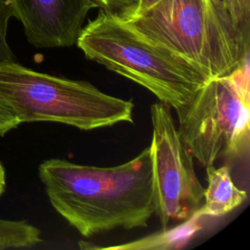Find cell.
<instances>
[{"label": "cell", "instance_id": "6da1fadb", "mask_svg": "<svg viewBox=\"0 0 250 250\" xmlns=\"http://www.w3.org/2000/svg\"><path fill=\"white\" fill-rule=\"evenodd\" d=\"M38 175L53 208L85 237L144 228L155 213L150 146L112 167L47 159Z\"/></svg>", "mask_w": 250, "mask_h": 250}, {"label": "cell", "instance_id": "7a4b0ae2", "mask_svg": "<svg viewBox=\"0 0 250 250\" xmlns=\"http://www.w3.org/2000/svg\"><path fill=\"white\" fill-rule=\"evenodd\" d=\"M124 21L208 78L249 65L250 40L238 33L221 0H160Z\"/></svg>", "mask_w": 250, "mask_h": 250}, {"label": "cell", "instance_id": "3957f363", "mask_svg": "<svg viewBox=\"0 0 250 250\" xmlns=\"http://www.w3.org/2000/svg\"><path fill=\"white\" fill-rule=\"evenodd\" d=\"M76 45L89 60L145 87L174 109L189 102L209 79L124 21L103 11L83 26Z\"/></svg>", "mask_w": 250, "mask_h": 250}, {"label": "cell", "instance_id": "277c9868", "mask_svg": "<svg viewBox=\"0 0 250 250\" xmlns=\"http://www.w3.org/2000/svg\"><path fill=\"white\" fill-rule=\"evenodd\" d=\"M0 99L20 123L49 121L81 130L133 122L134 104L90 82L59 77L16 61L0 63Z\"/></svg>", "mask_w": 250, "mask_h": 250}, {"label": "cell", "instance_id": "5b68a950", "mask_svg": "<svg viewBox=\"0 0 250 250\" xmlns=\"http://www.w3.org/2000/svg\"><path fill=\"white\" fill-rule=\"evenodd\" d=\"M209 78L189 102L177 107L178 130L201 165L221 158H242L249 152L248 67Z\"/></svg>", "mask_w": 250, "mask_h": 250}, {"label": "cell", "instance_id": "8992f818", "mask_svg": "<svg viewBox=\"0 0 250 250\" xmlns=\"http://www.w3.org/2000/svg\"><path fill=\"white\" fill-rule=\"evenodd\" d=\"M150 143L155 213L162 227L171 221L188 220L200 207L204 188L193 165V156L162 102L150 106Z\"/></svg>", "mask_w": 250, "mask_h": 250}, {"label": "cell", "instance_id": "52a82bcc", "mask_svg": "<svg viewBox=\"0 0 250 250\" xmlns=\"http://www.w3.org/2000/svg\"><path fill=\"white\" fill-rule=\"evenodd\" d=\"M14 17L36 48L70 47L76 44L91 0H9Z\"/></svg>", "mask_w": 250, "mask_h": 250}, {"label": "cell", "instance_id": "ba28073f", "mask_svg": "<svg viewBox=\"0 0 250 250\" xmlns=\"http://www.w3.org/2000/svg\"><path fill=\"white\" fill-rule=\"evenodd\" d=\"M207 187L204 188V205L194 214L198 217H220L240 206L247 199V192L238 188L232 182L230 168L228 165L206 167Z\"/></svg>", "mask_w": 250, "mask_h": 250}, {"label": "cell", "instance_id": "9c48e42d", "mask_svg": "<svg viewBox=\"0 0 250 250\" xmlns=\"http://www.w3.org/2000/svg\"><path fill=\"white\" fill-rule=\"evenodd\" d=\"M40 242V230L26 221L0 219V250L30 248Z\"/></svg>", "mask_w": 250, "mask_h": 250}, {"label": "cell", "instance_id": "30bf717a", "mask_svg": "<svg viewBox=\"0 0 250 250\" xmlns=\"http://www.w3.org/2000/svg\"><path fill=\"white\" fill-rule=\"evenodd\" d=\"M238 33L250 40V0H221Z\"/></svg>", "mask_w": 250, "mask_h": 250}, {"label": "cell", "instance_id": "8fae6325", "mask_svg": "<svg viewBox=\"0 0 250 250\" xmlns=\"http://www.w3.org/2000/svg\"><path fill=\"white\" fill-rule=\"evenodd\" d=\"M96 8L122 21L130 19L137 11L140 0H91Z\"/></svg>", "mask_w": 250, "mask_h": 250}, {"label": "cell", "instance_id": "7c38bea8", "mask_svg": "<svg viewBox=\"0 0 250 250\" xmlns=\"http://www.w3.org/2000/svg\"><path fill=\"white\" fill-rule=\"evenodd\" d=\"M14 17L9 0H0V63L15 61V55L7 42L9 20Z\"/></svg>", "mask_w": 250, "mask_h": 250}, {"label": "cell", "instance_id": "4fadbf2b", "mask_svg": "<svg viewBox=\"0 0 250 250\" xmlns=\"http://www.w3.org/2000/svg\"><path fill=\"white\" fill-rule=\"evenodd\" d=\"M20 124L11 108L0 99V137L17 128Z\"/></svg>", "mask_w": 250, "mask_h": 250}, {"label": "cell", "instance_id": "5bb4252c", "mask_svg": "<svg viewBox=\"0 0 250 250\" xmlns=\"http://www.w3.org/2000/svg\"><path fill=\"white\" fill-rule=\"evenodd\" d=\"M160 0H140L139 1V6H138V9L136 11V13L134 15H137V14H140V13H143L145 12L146 10L153 7L155 4H157ZM133 15V16H134ZM132 16V17H133Z\"/></svg>", "mask_w": 250, "mask_h": 250}, {"label": "cell", "instance_id": "9a60e30c", "mask_svg": "<svg viewBox=\"0 0 250 250\" xmlns=\"http://www.w3.org/2000/svg\"><path fill=\"white\" fill-rule=\"evenodd\" d=\"M6 188V171L3 163L0 161V196Z\"/></svg>", "mask_w": 250, "mask_h": 250}]
</instances>
